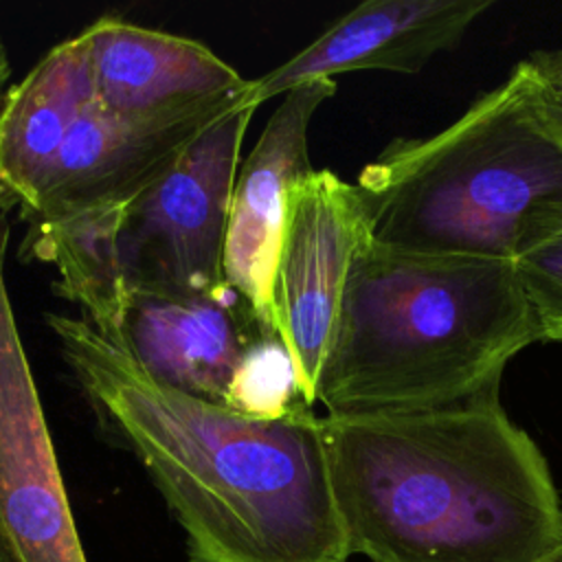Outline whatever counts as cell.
<instances>
[{
    "label": "cell",
    "instance_id": "1",
    "mask_svg": "<svg viewBox=\"0 0 562 562\" xmlns=\"http://www.w3.org/2000/svg\"><path fill=\"white\" fill-rule=\"evenodd\" d=\"M110 435L147 470L193 562H347L321 417H255L151 380L83 316L48 314Z\"/></svg>",
    "mask_w": 562,
    "mask_h": 562
},
{
    "label": "cell",
    "instance_id": "2",
    "mask_svg": "<svg viewBox=\"0 0 562 562\" xmlns=\"http://www.w3.org/2000/svg\"><path fill=\"white\" fill-rule=\"evenodd\" d=\"M349 553L371 562H549L562 501L549 463L498 395L321 417Z\"/></svg>",
    "mask_w": 562,
    "mask_h": 562
},
{
    "label": "cell",
    "instance_id": "3",
    "mask_svg": "<svg viewBox=\"0 0 562 562\" xmlns=\"http://www.w3.org/2000/svg\"><path fill=\"white\" fill-rule=\"evenodd\" d=\"M538 340L514 263L369 237L347 277L316 402L331 417H362L498 395L505 367Z\"/></svg>",
    "mask_w": 562,
    "mask_h": 562
},
{
    "label": "cell",
    "instance_id": "4",
    "mask_svg": "<svg viewBox=\"0 0 562 562\" xmlns=\"http://www.w3.org/2000/svg\"><path fill=\"white\" fill-rule=\"evenodd\" d=\"M522 59L454 123L395 138L358 176L371 237L419 255L518 261L562 233V145Z\"/></svg>",
    "mask_w": 562,
    "mask_h": 562
},
{
    "label": "cell",
    "instance_id": "5",
    "mask_svg": "<svg viewBox=\"0 0 562 562\" xmlns=\"http://www.w3.org/2000/svg\"><path fill=\"white\" fill-rule=\"evenodd\" d=\"M252 114L246 103L228 112L125 209L119 241L130 290L198 294L226 285L231 200Z\"/></svg>",
    "mask_w": 562,
    "mask_h": 562
},
{
    "label": "cell",
    "instance_id": "6",
    "mask_svg": "<svg viewBox=\"0 0 562 562\" xmlns=\"http://www.w3.org/2000/svg\"><path fill=\"white\" fill-rule=\"evenodd\" d=\"M371 237L356 184L314 169L292 187L272 285V318L307 406L316 404L351 263Z\"/></svg>",
    "mask_w": 562,
    "mask_h": 562
},
{
    "label": "cell",
    "instance_id": "7",
    "mask_svg": "<svg viewBox=\"0 0 562 562\" xmlns=\"http://www.w3.org/2000/svg\"><path fill=\"white\" fill-rule=\"evenodd\" d=\"M0 222V562H88L15 323Z\"/></svg>",
    "mask_w": 562,
    "mask_h": 562
},
{
    "label": "cell",
    "instance_id": "8",
    "mask_svg": "<svg viewBox=\"0 0 562 562\" xmlns=\"http://www.w3.org/2000/svg\"><path fill=\"white\" fill-rule=\"evenodd\" d=\"M244 103L246 97L160 121L119 119L92 103L66 136L24 220L35 226L90 209L130 206L211 125Z\"/></svg>",
    "mask_w": 562,
    "mask_h": 562
},
{
    "label": "cell",
    "instance_id": "9",
    "mask_svg": "<svg viewBox=\"0 0 562 562\" xmlns=\"http://www.w3.org/2000/svg\"><path fill=\"white\" fill-rule=\"evenodd\" d=\"M334 92V79L307 81L285 92L237 171L224 246V279L250 305L268 334H277L272 285L292 187L314 171L307 132L316 110Z\"/></svg>",
    "mask_w": 562,
    "mask_h": 562
},
{
    "label": "cell",
    "instance_id": "10",
    "mask_svg": "<svg viewBox=\"0 0 562 562\" xmlns=\"http://www.w3.org/2000/svg\"><path fill=\"white\" fill-rule=\"evenodd\" d=\"M79 40L90 66L94 105L119 119H173L248 94L250 79L189 37L99 18Z\"/></svg>",
    "mask_w": 562,
    "mask_h": 562
},
{
    "label": "cell",
    "instance_id": "11",
    "mask_svg": "<svg viewBox=\"0 0 562 562\" xmlns=\"http://www.w3.org/2000/svg\"><path fill=\"white\" fill-rule=\"evenodd\" d=\"M268 334L250 305L226 283L213 292L132 290L121 336L158 384L226 406L248 349Z\"/></svg>",
    "mask_w": 562,
    "mask_h": 562
},
{
    "label": "cell",
    "instance_id": "12",
    "mask_svg": "<svg viewBox=\"0 0 562 562\" xmlns=\"http://www.w3.org/2000/svg\"><path fill=\"white\" fill-rule=\"evenodd\" d=\"M494 0H367L281 66L250 79L246 105L358 70L415 75L452 50Z\"/></svg>",
    "mask_w": 562,
    "mask_h": 562
},
{
    "label": "cell",
    "instance_id": "13",
    "mask_svg": "<svg viewBox=\"0 0 562 562\" xmlns=\"http://www.w3.org/2000/svg\"><path fill=\"white\" fill-rule=\"evenodd\" d=\"M94 103L79 35L53 46L0 108V204L26 217L75 123Z\"/></svg>",
    "mask_w": 562,
    "mask_h": 562
},
{
    "label": "cell",
    "instance_id": "14",
    "mask_svg": "<svg viewBox=\"0 0 562 562\" xmlns=\"http://www.w3.org/2000/svg\"><path fill=\"white\" fill-rule=\"evenodd\" d=\"M127 206H105L31 226V250L57 272V290L81 305L83 318L116 340L132 290L121 257V226Z\"/></svg>",
    "mask_w": 562,
    "mask_h": 562
},
{
    "label": "cell",
    "instance_id": "15",
    "mask_svg": "<svg viewBox=\"0 0 562 562\" xmlns=\"http://www.w3.org/2000/svg\"><path fill=\"white\" fill-rule=\"evenodd\" d=\"M226 406L268 419L312 408L301 395L294 362L279 336H261L248 349Z\"/></svg>",
    "mask_w": 562,
    "mask_h": 562
},
{
    "label": "cell",
    "instance_id": "16",
    "mask_svg": "<svg viewBox=\"0 0 562 562\" xmlns=\"http://www.w3.org/2000/svg\"><path fill=\"white\" fill-rule=\"evenodd\" d=\"M540 340L562 342V233L514 261Z\"/></svg>",
    "mask_w": 562,
    "mask_h": 562
},
{
    "label": "cell",
    "instance_id": "17",
    "mask_svg": "<svg viewBox=\"0 0 562 562\" xmlns=\"http://www.w3.org/2000/svg\"><path fill=\"white\" fill-rule=\"evenodd\" d=\"M527 64L533 68L547 92L562 103V48L531 53Z\"/></svg>",
    "mask_w": 562,
    "mask_h": 562
},
{
    "label": "cell",
    "instance_id": "18",
    "mask_svg": "<svg viewBox=\"0 0 562 562\" xmlns=\"http://www.w3.org/2000/svg\"><path fill=\"white\" fill-rule=\"evenodd\" d=\"M538 77V75H536ZM540 81V79H538ZM536 110L540 116L542 127L562 145V103L547 92V88L540 83L538 97H536Z\"/></svg>",
    "mask_w": 562,
    "mask_h": 562
},
{
    "label": "cell",
    "instance_id": "19",
    "mask_svg": "<svg viewBox=\"0 0 562 562\" xmlns=\"http://www.w3.org/2000/svg\"><path fill=\"white\" fill-rule=\"evenodd\" d=\"M9 77H11V64H9V53H7V46L0 37V108H2V101L7 97V83H9Z\"/></svg>",
    "mask_w": 562,
    "mask_h": 562
},
{
    "label": "cell",
    "instance_id": "20",
    "mask_svg": "<svg viewBox=\"0 0 562 562\" xmlns=\"http://www.w3.org/2000/svg\"><path fill=\"white\" fill-rule=\"evenodd\" d=\"M549 562H562V551H560V553H558L553 560H549Z\"/></svg>",
    "mask_w": 562,
    "mask_h": 562
}]
</instances>
